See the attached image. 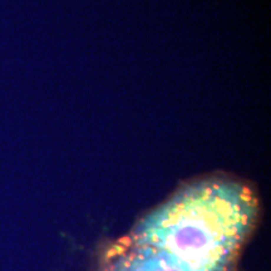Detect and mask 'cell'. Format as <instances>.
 <instances>
[{
	"mask_svg": "<svg viewBox=\"0 0 271 271\" xmlns=\"http://www.w3.org/2000/svg\"><path fill=\"white\" fill-rule=\"evenodd\" d=\"M257 198L224 177L187 185L137 225L133 245L196 271H225L257 217Z\"/></svg>",
	"mask_w": 271,
	"mask_h": 271,
	"instance_id": "6da1fadb",
	"label": "cell"
},
{
	"mask_svg": "<svg viewBox=\"0 0 271 271\" xmlns=\"http://www.w3.org/2000/svg\"><path fill=\"white\" fill-rule=\"evenodd\" d=\"M132 247L113 261L108 271H196L165 254L136 245Z\"/></svg>",
	"mask_w": 271,
	"mask_h": 271,
	"instance_id": "7a4b0ae2",
	"label": "cell"
}]
</instances>
